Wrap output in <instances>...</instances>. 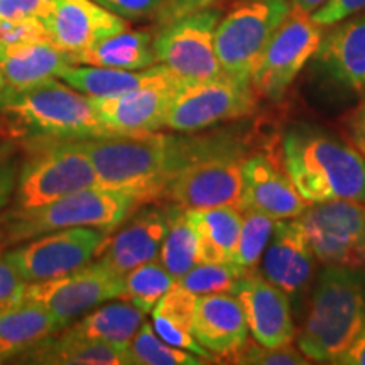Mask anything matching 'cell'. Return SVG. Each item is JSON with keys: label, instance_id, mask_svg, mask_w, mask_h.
<instances>
[{"label": "cell", "instance_id": "1", "mask_svg": "<svg viewBox=\"0 0 365 365\" xmlns=\"http://www.w3.org/2000/svg\"><path fill=\"white\" fill-rule=\"evenodd\" d=\"M97 173L98 186L135 195L143 202L166 193L173 176L185 166V140L149 132L78 139Z\"/></svg>", "mask_w": 365, "mask_h": 365}, {"label": "cell", "instance_id": "2", "mask_svg": "<svg viewBox=\"0 0 365 365\" xmlns=\"http://www.w3.org/2000/svg\"><path fill=\"white\" fill-rule=\"evenodd\" d=\"M286 175L308 205L354 200L365 203V158L328 132L296 125L282 137Z\"/></svg>", "mask_w": 365, "mask_h": 365}, {"label": "cell", "instance_id": "3", "mask_svg": "<svg viewBox=\"0 0 365 365\" xmlns=\"http://www.w3.org/2000/svg\"><path fill=\"white\" fill-rule=\"evenodd\" d=\"M365 325V269L325 266L314 282L298 345L318 364H339Z\"/></svg>", "mask_w": 365, "mask_h": 365}, {"label": "cell", "instance_id": "4", "mask_svg": "<svg viewBox=\"0 0 365 365\" xmlns=\"http://www.w3.org/2000/svg\"><path fill=\"white\" fill-rule=\"evenodd\" d=\"M145 202L135 195L91 186L71 193L56 202L33 210H9L0 218L7 247L43 234L71 227H91L112 234L115 228L143 207Z\"/></svg>", "mask_w": 365, "mask_h": 365}, {"label": "cell", "instance_id": "5", "mask_svg": "<svg viewBox=\"0 0 365 365\" xmlns=\"http://www.w3.org/2000/svg\"><path fill=\"white\" fill-rule=\"evenodd\" d=\"M6 112L19 118L31 130L49 139L122 135L105 124L93 100L56 78L14 91Z\"/></svg>", "mask_w": 365, "mask_h": 365}, {"label": "cell", "instance_id": "6", "mask_svg": "<svg viewBox=\"0 0 365 365\" xmlns=\"http://www.w3.org/2000/svg\"><path fill=\"white\" fill-rule=\"evenodd\" d=\"M91 186H98L97 173L78 139H53L22 166L11 210L41 208Z\"/></svg>", "mask_w": 365, "mask_h": 365}, {"label": "cell", "instance_id": "7", "mask_svg": "<svg viewBox=\"0 0 365 365\" xmlns=\"http://www.w3.org/2000/svg\"><path fill=\"white\" fill-rule=\"evenodd\" d=\"M293 7L291 0H242L222 17L215 33V53L223 75L250 83L259 58Z\"/></svg>", "mask_w": 365, "mask_h": 365}, {"label": "cell", "instance_id": "8", "mask_svg": "<svg viewBox=\"0 0 365 365\" xmlns=\"http://www.w3.org/2000/svg\"><path fill=\"white\" fill-rule=\"evenodd\" d=\"M255 102L252 85L227 75L212 80H185L171 100L166 127L182 134L200 132L250 115L255 110Z\"/></svg>", "mask_w": 365, "mask_h": 365}, {"label": "cell", "instance_id": "9", "mask_svg": "<svg viewBox=\"0 0 365 365\" xmlns=\"http://www.w3.org/2000/svg\"><path fill=\"white\" fill-rule=\"evenodd\" d=\"M220 19V9L210 7L161 26L153 41L156 59L186 81L212 80L223 75L215 53Z\"/></svg>", "mask_w": 365, "mask_h": 365}, {"label": "cell", "instance_id": "10", "mask_svg": "<svg viewBox=\"0 0 365 365\" xmlns=\"http://www.w3.org/2000/svg\"><path fill=\"white\" fill-rule=\"evenodd\" d=\"M323 27L309 14L291 11L269 41L250 78L255 95L279 100L317 54Z\"/></svg>", "mask_w": 365, "mask_h": 365}, {"label": "cell", "instance_id": "11", "mask_svg": "<svg viewBox=\"0 0 365 365\" xmlns=\"http://www.w3.org/2000/svg\"><path fill=\"white\" fill-rule=\"evenodd\" d=\"M107 235L91 227L63 228L29 239L4 257L26 282L56 279L93 261Z\"/></svg>", "mask_w": 365, "mask_h": 365}, {"label": "cell", "instance_id": "12", "mask_svg": "<svg viewBox=\"0 0 365 365\" xmlns=\"http://www.w3.org/2000/svg\"><path fill=\"white\" fill-rule=\"evenodd\" d=\"M298 218L319 262L365 269V203L354 200L312 203Z\"/></svg>", "mask_w": 365, "mask_h": 365}, {"label": "cell", "instance_id": "13", "mask_svg": "<svg viewBox=\"0 0 365 365\" xmlns=\"http://www.w3.org/2000/svg\"><path fill=\"white\" fill-rule=\"evenodd\" d=\"M244 154H213L186 164L173 176L166 196L185 210H244Z\"/></svg>", "mask_w": 365, "mask_h": 365}, {"label": "cell", "instance_id": "14", "mask_svg": "<svg viewBox=\"0 0 365 365\" xmlns=\"http://www.w3.org/2000/svg\"><path fill=\"white\" fill-rule=\"evenodd\" d=\"M120 293L122 277L95 261L56 279L29 282L26 299L44 307L65 330L80 314L118 299Z\"/></svg>", "mask_w": 365, "mask_h": 365}, {"label": "cell", "instance_id": "15", "mask_svg": "<svg viewBox=\"0 0 365 365\" xmlns=\"http://www.w3.org/2000/svg\"><path fill=\"white\" fill-rule=\"evenodd\" d=\"M175 207H139L132 212L112 234L105 237L97 262L115 276L124 277L132 269L158 259Z\"/></svg>", "mask_w": 365, "mask_h": 365}, {"label": "cell", "instance_id": "16", "mask_svg": "<svg viewBox=\"0 0 365 365\" xmlns=\"http://www.w3.org/2000/svg\"><path fill=\"white\" fill-rule=\"evenodd\" d=\"M43 26L49 39L66 58L129 29L125 19L95 0H51V9Z\"/></svg>", "mask_w": 365, "mask_h": 365}, {"label": "cell", "instance_id": "17", "mask_svg": "<svg viewBox=\"0 0 365 365\" xmlns=\"http://www.w3.org/2000/svg\"><path fill=\"white\" fill-rule=\"evenodd\" d=\"M314 259L299 218L276 220L272 237L262 255V276L287 294L291 304L301 303L309 289Z\"/></svg>", "mask_w": 365, "mask_h": 365}, {"label": "cell", "instance_id": "18", "mask_svg": "<svg viewBox=\"0 0 365 365\" xmlns=\"http://www.w3.org/2000/svg\"><path fill=\"white\" fill-rule=\"evenodd\" d=\"M232 294L240 301L249 331L257 344L281 346L294 340L296 327L291 299L266 277L255 271L245 274L235 284Z\"/></svg>", "mask_w": 365, "mask_h": 365}, {"label": "cell", "instance_id": "19", "mask_svg": "<svg viewBox=\"0 0 365 365\" xmlns=\"http://www.w3.org/2000/svg\"><path fill=\"white\" fill-rule=\"evenodd\" d=\"M182 81L150 85L115 95V97L91 100L102 120L118 134H149V132H158L161 127H166V115L171 100Z\"/></svg>", "mask_w": 365, "mask_h": 365}, {"label": "cell", "instance_id": "20", "mask_svg": "<svg viewBox=\"0 0 365 365\" xmlns=\"http://www.w3.org/2000/svg\"><path fill=\"white\" fill-rule=\"evenodd\" d=\"M196 341L213 357L234 359L249 344V325L235 294L198 296L193 322Z\"/></svg>", "mask_w": 365, "mask_h": 365}, {"label": "cell", "instance_id": "21", "mask_svg": "<svg viewBox=\"0 0 365 365\" xmlns=\"http://www.w3.org/2000/svg\"><path fill=\"white\" fill-rule=\"evenodd\" d=\"M244 175V210L252 208L272 220L298 218L308 203L296 190L289 176L274 166L271 159L255 154L245 159Z\"/></svg>", "mask_w": 365, "mask_h": 365}, {"label": "cell", "instance_id": "22", "mask_svg": "<svg viewBox=\"0 0 365 365\" xmlns=\"http://www.w3.org/2000/svg\"><path fill=\"white\" fill-rule=\"evenodd\" d=\"M314 58L330 78L352 90H365V14L333 24Z\"/></svg>", "mask_w": 365, "mask_h": 365}, {"label": "cell", "instance_id": "23", "mask_svg": "<svg viewBox=\"0 0 365 365\" xmlns=\"http://www.w3.org/2000/svg\"><path fill=\"white\" fill-rule=\"evenodd\" d=\"M58 78L90 98L115 97V95L144 88V86L180 83V81H182V78H180L176 73H173L170 68L161 65V63L145 68V70L135 71L66 63L59 70Z\"/></svg>", "mask_w": 365, "mask_h": 365}, {"label": "cell", "instance_id": "24", "mask_svg": "<svg viewBox=\"0 0 365 365\" xmlns=\"http://www.w3.org/2000/svg\"><path fill=\"white\" fill-rule=\"evenodd\" d=\"M66 63V54L51 39H0V71L16 91L58 78Z\"/></svg>", "mask_w": 365, "mask_h": 365}, {"label": "cell", "instance_id": "25", "mask_svg": "<svg viewBox=\"0 0 365 365\" xmlns=\"http://www.w3.org/2000/svg\"><path fill=\"white\" fill-rule=\"evenodd\" d=\"M21 364L48 365H129L127 350L103 344V341L85 340L63 331L59 336H48L27 349L17 357Z\"/></svg>", "mask_w": 365, "mask_h": 365}, {"label": "cell", "instance_id": "26", "mask_svg": "<svg viewBox=\"0 0 365 365\" xmlns=\"http://www.w3.org/2000/svg\"><path fill=\"white\" fill-rule=\"evenodd\" d=\"M59 331L63 328L56 318L34 301L24 299L0 309V362L17 359L27 349Z\"/></svg>", "mask_w": 365, "mask_h": 365}, {"label": "cell", "instance_id": "27", "mask_svg": "<svg viewBox=\"0 0 365 365\" xmlns=\"http://www.w3.org/2000/svg\"><path fill=\"white\" fill-rule=\"evenodd\" d=\"M154 34L149 31H124L86 51L71 54L68 61L76 65H90L115 70H145L158 61L154 53Z\"/></svg>", "mask_w": 365, "mask_h": 365}, {"label": "cell", "instance_id": "28", "mask_svg": "<svg viewBox=\"0 0 365 365\" xmlns=\"http://www.w3.org/2000/svg\"><path fill=\"white\" fill-rule=\"evenodd\" d=\"M188 217L196 234L198 262H232L242 210L232 207L188 210Z\"/></svg>", "mask_w": 365, "mask_h": 365}, {"label": "cell", "instance_id": "29", "mask_svg": "<svg viewBox=\"0 0 365 365\" xmlns=\"http://www.w3.org/2000/svg\"><path fill=\"white\" fill-rule=\"evenodd\" d=\"M196 301L198 296L176 282L153 308V327L170 345L190 350L203 359H213L193 335Z\"/></svg>", "mask_w": 365, "mask_h": 365}, {"label": "cell", "instance_id": "30", "mask_svg": "<svg viewBox=\"0 0 365 365\" xmlns=\"http://www.w3.org/2000/svg\"><path fill=\"white\" fill-rule=\"evenodd\" d=\"M144 312L129 301L120 299L93 309L81 322L66 328V333L78 339L103 341L127 350L144 323Z\"/></svg>", "mask_w": 365, "mask_h": 365}, {"label": "cell", "instance_id": "31", "mask_svg": "<svg viewBox=\"0 0 365 365\" xmlns=\"http://www.w3.org/2000/svg\"><path fill=\"white\" fill-rule=\"evenodd\" d=\"M100 6L125 21H150L158 27L215 7L218 0H95Z\"/></svg>", "mask_w": 365, "mask_h": 365}, {"label": "cell", "instance_id": "32", "mask_svg": "<svg viewBox=\"0 0 365 365\" xmlns=\"http://www.w3.org/2000/svg\"><path fill=\"white\" fill-rule=\"evenodd\" d=\"M158 261L176 281H180L198 264L196 234L190 222L188 210L178 207V205L175 207L170 230H168L166 239L159 250Z\"/></svg>", "mask_w": 365, "mask_h": 365}, {"label": "cell", "instance_id": "33", "mask_svg": "<svg viewBox=\"0 0 365 365\" xmlns=\"http://www.w3.org/2000/svg\"><path fill=\"white\" fill-rule=\"evenodd\" d=\"M176 279L171 276L163 264L154 259L143 264V266L132 269L122 277V293L120 298L129 301L144 312L145 314L153 312L158 301L163 298L173 286L176 284Z\"/></svg>", "mask_w": 365, "mask_h": 365}, {"label": "cell", "instance_id": "34", "mask_svg": "<svg viewBox=\"0 0 365 365\" xmlns=\"http://www.w3.org/2000/svg\"><path fill=\"white\" fill-rule=\"evenodd\" d=\"M127 359L129 364L135 365H200L208 362L200 355L185 352L180 346H173L164 341L154 327L145 322L130 341Z\"/></svg>", "mask_w": 365, "mask_h": 365}, {"label": "cell", "instance_id": "35", "mask_svg": "<svg viewBox=\"0 0 365 365\" xmlns=\"http://www.w3.org/2000/svg\"><path fill=\"white\" fill-rule=\"evenodd\" d=\"M274 223L276 220L257 212V210H242L240 232L232 264H235L244 272H254L259 262L262 261V255L266 252L269 240H271Z\"/></svg>", "mask_w": 365, "mask_h": 365}, {"label": "cell", "instance_id": "36", "mask_svg": "<svg viewBox=\"0 0 365 365\" xmlns=\"http://www.w3.org/2000/svg\"><path fill=\"white\" fill-rule=\"evenodd\" d=\"M245 274L232 262H198L188 274L178 281L185 289L196 296L222 294L234 291L237 282Z\"/></svg>", "mask_w": 365, "mask_h": 365}, {"label": "cell", "instance_id": "37", "mask_svg": "<svg viewBox=\"0 0 365 365\" xmlns=\"http://www.w3.org/2000/svg\"><path fill=\"white\" fill-rule=\"evenodd\" d=\"M232 362L244 365H304L309 364V360L291 344L281 346L247 344L232 359Z\"/></svg>", "mask_w": 365, "mask_h": 365}, {"label": "cell", "instance_id": "38", "mask_svg": "<svg viewBox=\"0 0 365 365\" xmlns=\"http://www.w3.org/2000/svg\"><path fill=\"white\" fill-rule=\"evenodd\" d=\"M51 0H0V26L27 21L44 22Z\"/></svg>", "mask_w": 365, "mask_h": 365}, {"label": "cell", "instance_id": "39", "mask_svg": "<svg viewBox=\"0 0 365 365\" xmlns=\"http://www.w3.org/2000/svg\"><path fill=\"white\" fill-rule=\"evenodd\" d=\"M26 282L4 255H0V309L11 308L26 299Z\"/></svg>", "mask_w": 365, "mask_h": 365}, {"label": "cell", "instance_id": "40", "mask_svg": "<svg viewBox=\"0 0 365 365\" xmlns=\"http://www.w3.org/2000/svg\"><path fill=\"white\" fill-rule=\"evenodd\" d=\"M362 11H365V0H327L312 17L322 27H331Z\"/></svg>", "mask_w": 365, "mask_h": 365}, {"label": "cell", "instance_id": "41", "mask_svg": "<svg viewBox=\"0 0 365 365\" xmlns=\"http://www.w3.org/2000/svg\"><path fill=\"white\" fill-rule=\"evenodd\" d=\"M17 175L19 171H17L16 163L9 158H0V208L11 203L14 190H16Z\"/></svg>", "mask_w": 365, "mask_h": 365}, {"label": "cell", "instance_id": "42", "mask_svg": "<svg viewBox=\"0 0 365 365\" xmlns=\"http://www.w3.org/2000/svg\"><path fill=\"white\" fill-rule=\"evenodd\" d=\"M349 134L355 148L365 156V98L349 118Z\"/></svg>", "mask_w": 365, "mask_h": 365}, {"label": "cell", "instance_id": "43", "mask_svg": "<svg viewBox=\"0 0 365 365\" xmlns=\"http://www.w3.org/2000/svg\"><path fill=\"white\" fill-rule=\"evenodd\" d=\"M340 365H365V325L339 359Z\"/></svg>", "mask_w": 365, "mask_h": 365}, {"label": "cell", "instance_id": "44", "mask_svg": "<svg viewBox=\"0 0 365 365\" xmlns=\"http://www.w3.org/2000/svg\"><path fill=\"white\" fill-rule=\"evenodd\" d=\"M327 0H291V7H293V11H298L301 14H312L314 11H318L319 7L325 4Z\"/></svg>", "mask_w": 365, "mask_h": 365}, {"label": "cell", "instance_id": "45", "mask_svg": "<svg viewBox=\"0 0 365 365\" xmlns=\"http://www.w3.org/2000/svg\"><path fill=\"white\" fill-rule=\"evenodd\" d=\"M14 90L11 85L7 83V80L4 78L2 71H0V112H6L7 105L11 103L12 100V95H14Z\"/></svg>", "mask_w": 365, "mask_h": 365}, {"label": "cell", "instance_id": "46", "mask_svg": "<svg viewBox=\"0 0 365 365\" xmlns=\"http://www.w3.org/2000/svg\"><path fill=\"white\" fill-rule=\"evenodd\" d=\"M7 247V239H6V232H4V227L0 225V250H4Z\"/></svg>", "mask_w": 365, "mask_h": 365}]
</instances>
